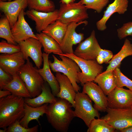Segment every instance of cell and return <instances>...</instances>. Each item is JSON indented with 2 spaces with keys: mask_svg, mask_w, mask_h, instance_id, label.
I'll use <instances>...</instances> for the list:
<instances>
[{
  "mask_svg": "<svg viewBox=\"0 0 132 132\" xmlns=\"http://www.w3.org/2000/svg\"><path fill=\"white\" fill-rule=\"evenodd\" d=\"M18 44L25 60L27 61L29 57H30L38 69L40 68L43 61V53L41 50L43 47L39 40L31 38L20 42Z\"/></svg>",
  "mask_w": 132,
  "mask_h": 132,
  "instance_id": "30bf717a",
  "label": "cell"
},
{
  "mask_svg": "<svg viewBox=\"0 0 132 132\" xmlns=\"http://www.w3.org/2000/svg\"><path fill=\"white\" fill-rule=\"evenodd\" d=\"M49 87L48 83L45 82L42 87L41 94L34 98H24L25 102L34 107H39L46 103L49 104L55 102L57 98L53 94Z\"/></svg>",
  "mask_w": 132,
  "mask_h": 132,
  "instance_id": "44dd1931",
  "label": "cell"
},
{
  "mask_svg": "<svg viewBox=\"0 0 132 132\" xmlns=\"http://www.w3.org/2000/svg\"><path fill=\"white\" fill-rule=\"evenodd\" d=\"M55 77L60 86V91L56 97L68 100L74 108L76 93L70 80L66 76L60 72H56Z\"/></svg>",
  "mask_w": 132,
  "mask_h": 132,
  "instance_id": "d6986e66",
  "label": "cell"
},
{
  "mask_svg": "<svg viewBox=\"0 0 132 132\" xmlns=\"http://www.w3.org/2000/svg\"><path fill=\"white\" fill-rule=\"evenodd\" d=\"M128 0H114L109 4L104 12L102 17L96 23L97 29L103 31L107 28L106 23L111 16L114 13L123 14L127 11L128 4Z\"/></svg>",
  "mask_w": 132,
  "mask_h": 132,
  "instance_id": "ac0fdd59",
  "label": "cell"
},
{
  "mask_svg": "<svg viewBox=\"0 0 132 132\" xmlns=\"http://www.w3.org/2000/svg\"><path fill=\"white\" fill-rule=\"evenodd\" d=\"M79 1L87 9H93L100 13L108 3L109 0H80Z\"/></svg>",
  "mask_w": 132,
  "mask_h": 132,
  "instance_id": "1f68e13d",
  "label": "cell"
},
{
  "mask_svg": "<svg viewBox=\"0 0 132 132\" xmlns=\"http://www.w3.org/2000/svg\"><path fill=\"white\" fill-rule=\"evenodd\" d=\"M115 129L102 118H95L91 122L87 132H113Z\"/></svg>",
  "mask_w": 132,
  "mask_h": 132,
  "instance_id": "f1b7e54d",
  "label": "cell"
},
{
  "mask_svg": "<svg viewBox=\"0 0 132 132\" xmlns=\"http://www.w3.org/2000/svg\"><path fill=\"white\" fill-rule=\"evenodd\" d=\"M9 22L6 17L0 20V37L6 40L8 43L17 45L12 33Z\"/></svg>",
  "mask_w": 132,
  "mask_h": 132,
  "instance_id": "f546056e",
  "label": "cell"
},
{
  "mask_svg": "<svg viewBox=\"0 0 132 132\" xmlns=\"http://www.w3.org/2000/svg\"><path fill=\"white\" fill-rule=\"evenodd\" d=\"M36 35L41 43L45 53H53L58 55L63 54L60 45L50 36L43 32L37 33Z\"/></svg>",
  "mask_w": 132,
  "mask_h": 132,
  "instance_id": "4316f807",
  "label": "cell"
},
{
  "mask_svg": "<svg viewBox=\"0 0 132 132\" xmlns=\"http://www.w3.org/2000/svg\"><path fill=\"white\" fill-rule=\"evenodd\" d=\"M94 81L98 84L107 95L116 87L113 70L105 71L102 72L96 76Z\"/></svg>",
  "mask_w": 132,
  "mask_h": 132,
  "instance_id": "d4e9b609",
  "label": "cell"
},
{
  "mask_svg": "<svg viewBox=\"0 0 132 132\" xmlns=\"http://www.w3.org/2000/svg\"><path fill=\"white\" fill-rule=\"evenodd\" d=\"M22 52L0 55V67L12 76L18 73L22 66L25 64Z\"/></svg>",
  "mask_w": 132,
  "mask_h": 132,
  "instance_id": "9a60e30c",
  "label": "cell"
},
{
  "mask_svg": "<svg viewBox=\"0 0 132 132\" xmlns=\"http://www.w3.org/2000/svg\"><path fill=\"white\" fill-rule=\"evenodd\" d=\"M114 80L116 87H126L132 91V80L124 75L121 72L119 67L113 71Z\"/></svg>",
  "mask_w": 132,
  "mask_h": 132,
  "instance_id": "4dcf8cb0",
  "label": "cell"
},
{
  "mask_svg": "<svg viewBox=\"0 0 132 132\" xmlns=\"http://www.w3.org/2000/svg\"><path fill=\"white\" fill-rule=\"evenodd\" d=\"M27 6V0H15L8 2L0 1V9L8 20L11 28L17 21L21 10Z\"/></svg>",
  "mask_w": 132,
  "mask_h": 132,
  "instance_id": "e0dca14e",
  "label": "cell"
},
{
  "mask_svg": "<svg viewBox=\"0 0 132 132\" xmlns=\"http://www.w3.org/2000/svg\"><path fill=\"white\" fill-rule=\"evenodd\" d=\"M121 132H132V125L119 131Z\"/></svg>",
  "mask_w": 132,
  "mask_h": 132,
  "instance_id": "ab89813d",
  "label": "cell"
},
{
  "mask_svg": "<svg viewBox=\"0 0 132 132\" xmlns=\"http://www.w3.org/2000/svg\"><path fill=\"white\" fill-rule=\"evenodd\" d=\"M49 55L44 52L43 53V66L42 68L38 69V71L44 81L48 84L53 94L56 97L59 91L60 86L55 76L50 69L48 60Z\"/></svg>",
  "mask_w": 132,
  "mask_h": 132,
  "instance_id": "ffe728a7",
  "label": "cell"
},
{
  "mask_svg": "<svg viewBox=\"0 0 132 132\" xmlns=\"http://www.w3.org/2000/svg\"><path fill=\"white\" fill-rule=\"evenodd\" d=\"M27 3L30 10L38 11L48 12L55 10L54 2L50 0H27Z\"/></svg>",
  "mask_w": 132,
  "mask_h": 132,
  "instance_id": "83f0119b",
  "label": "cell"
},
{
  "mask_svg": "<svg viewBox=\"0 0 132 132\" xmlns=\"http://www.w3.org/2000/svg\"><path fill=\"white\" fill-rule=\"evenodd\" d=\"M48 104L46 103L39 107H34L25 102L24 114L20 121V124L22 126L28 128L29 123L31 121L36 120L39 122V117L46 113Z\"/></svg>",
  "mask_w": 132,
  "mask_h": 132,
  "instance_id": "7402d4cb",
  "label": "cell"
},
{
  "mask_svg": "<svg viewBox=\"0 0 132 132\" xmlns=\"http://www.w3.org/2000/svg\"><path fill=\"white\" fill-rule=\"evenodd\" d=\"M13 79L11 75L5 71L0 67V89H3L4 87L10 83Z\"/></svg>",
  "mask_w": 132,
  "mask_h": 132,
  "instance_id": "8d00e7d4",
  "label": "cell"
},
{
  "mask_svg": "<svg viewBox=\"0 0 132 132\" xmlns=\"http://www.w3.org/2000/svg\"><path fill=\"white\" fill-rule=\"evenodd\" d=\"M7 131V128L5 129H2L0 130V132H6Z\"/></svg>",
  "mask_w": 132,
  "mask_h": 132,
  "instance_id": "60d3db41",
  "label": "cell"
},
{
  "mask_svg": "<svg viewBox=\"0 0 132 132\" xmlns=\"http://www.w3.org/2000/svg\"><path fill=\"white\" fill-rule=\"evenodd\" d=\"M107 114L102 118L107 123L119 131L132 125V107L114 109L108 107Z\"/></svg>",
  "mask_w": 132,
  "mask_h": 132,
  "instance_id": "ba28073f",
  "label": "cell"
},
{
  "mask_svg": "<svg viewBox=\"0 0 132 132\" xmlns=\"http://www.w3.org/2000/svg\"><path fill=\"white\" fill-rule=\"evenodd\" d=\"M11 94V93L9 90H0V98L5 97Z\"/></svg>",
  "mask_w": 132,
  "mask_h": 132,
  "instance_id": "74e56055",
  "label": "cell"
},
{
  "mask_svg": "<svg viewBox=\"0 0 132 132\" xmlns=\"http://www.w3.org/2000/svg\"><path fill=\"white\" fill-rule=\"evenodd\" d=\"M59 55L69 57L77 63L81 71L78 73L77 78L82 85L87 82L94 81L96 76L102 72L103 66L99 64L96 60L83 59L77 56L74 53Z\"/></svg>",
  "mask_w": 132,
  "mask_h": 132,
  "instance_id": "5b68a950",
  "label": "cell"
},
{
  "mask_svg": "<svg viewBox=\"0 0 132 132\" xmlns=\"http://www.w3.org/2000/svg\"><path fill=\"white\" fill-rule=\"evenodd\" d=\"M76 0H60L61 3L65 4H68L75 2Z\"/></svg>",
  "mask_w": 132,
  "mask_h": 132,
  "instance_id": "f35d334b",
  "label": "cell"
},
{
  "mask_svg": "<svg viewBox=\"0 0 132 132\" xmlns=\"http://www.w3.org/2000/svg\"><path fill=\"white\" fill-rule=\"evenodd\" d=\"M101 49L93 30L90 35L84 41L78 44L74 52L76 56L88 60H96Z\"/></svg>",
  "mask_w": 132,
  "mask_h": 132,
  "instance_id": "9c48e42d",
  "label": "cell"
},
{
  "mask_svg": "<svg viewBox=\"0 0 132 132\" xmlns=\"http://www.w3.org/2000/svg\"><path fill=\"white\" fill-rule=\"evenodd\" d=\"M75 104V117L82 119L88 127L96 117L99 118L98 111L93 107L92 100L87 94L82 92H77Z\"/></svg>",
  "mask_w": 132,
  "mask_h": 132,
  "instance_id": "8992f818",
  "label": "cell"
},
{
  "mask_svg": "<svg viewBox=\"0 0 132 132\" xmlns=\"http://www.w3.org/2000/svg\"><path fill=\"white\" fill-rule=\"evenodd\" d=\"M87 23L88 22L85 20L79 22H73L68 24L66 33L60 45L63 54L74 53L73 46L79 44L84 39V34L82 33H77L76 28L81 24L86 25Z\"/></svg>",
  "mask_w": 132,
  "mask_h": 132,
  "instance_id": "8fae6325",
  "label": "cell"
},
{
  "mask_svg": "<svg viewBox=\"0 0 132 132\" xmlns=\"http://www.w3.org/2000/svg\"><path fill=\"white\" fill-rule=\"evenodd\" d=\"M117 31L118 36L120 39L129 36H132V22L123 24L121 27L117 29Z\"/></svg>",
  "mask_w": 132,
  "mask_h": 132,
  "instance_id": "e575fe53",
  "label": "cell"
},
{
  "mask_svg": "<svg viewBox=\"0 0 132 132\" xmlns=\"http://www.w3.org/2000/svg\"><path fill=\"white\" fill-rule=\"evenodd\" d=\"M13 79L5 86L3 90L10 91L13 94L26 98H32L25 83L17 73L12 76Z\"/></svg>",
  "mask_w": 132,
  "mask_h": 132,
  "instance_id": "603a6c76",
  "label": "cell"
},
{
  "mask_svg": "<svg viewBox=\"0 0 132 132\" xmlns=\"http://www.w3.org/2000/svg\"><path fill=\"white\" fill-rule=\"evenodd\" d=\"M54 61L49 60V64L51 70L54 72L62 73L70 80L76 92L80 91V88L77 84L79 83L77 77L78 72L81 69L77 63L71 58L61 55L59 56L61 60H59L55 55H52Z\"/></svg>",
  "mask_w": 132,
  "mask_h": 132,
  "instance_id": "3957f363",
  "label": "cell"
},
{
  "mask_svg": "<svg viewBox=\"0 0 132 132\" xmlns=\"http://www.w3.org/2000/svg\"><path fill=\"white\" fill-rule=\"evenodd\" d=\"M7 0H8L9 1H11V0H0V1H5Z\"/></svg>",
  "mask_w": 132,
  "mask_h": 132,
  "instance_id": "b9f144b4",
  "label": "cell"
},
{
  "mask_svg": "<svg viewBox=\"0 0 132 132\" xmlns=\"http://www.w3.org/2000/svg\"><path fill=\"white\" fill-rule=\"evenodd\" d=\"M25 13L29 18L35 22V29L38 33L42 32L49 25L54 22L58 18V10L46 12L29 9Z\"/></svg>",
  "mask_w": 132,
  "mask_h": 132,
  "instance_id": "5bb4252c",
  "label": "cell"
},
{
  "mask_svg": "<svg viewBox=\"0 0 132 132\" xmlns=\"http://www.w3.org/2000/svg\"><path fill=\"white\" fill-rule=\"evenodd\" d=\"M68 24L57 20L42 32L52 37L60 45L66 31Z\"/></svg>",
  "mask_w": 132,
  "mask_h": 132,
  "instance_id": "484cf974",
  "label": "cell"
},
{
  "mask_svg": "<svg viewBox=\"0 0 132 132\" xmlns=\"http://www.w3.org/2000/svg\"><path fill=\"white\" fill-rule=\"evenodd\" d=\"M132 55V44L129 39H126L120 51L113 55L111 60L108 63L109 65L106 71H113L116 67H119L121 62L124 58Z\"/></svg>",
  "mask_w": 132,
  "mask_h": 132,
  "instance_id": "cb8c5ba5",
  "label": "cell"
},
{
  "mask_svg": "<svg viewBox=\"0 0 132 132\" xmlns=\"http://www.w3.org/2000/svg\"><path fill=\"white\" fill-rule=\"evenodd\" d=\"M21 49L19 45L14 44L8 43L2 40L0 42V53L12 54L19 52Z\"/></svg>",
  "mask_w": 132,
  "mask_h": 132,
  "instance_id": "836d02e7",
  "label": "cell"
},
{
  "mask_svg": "<svg viewBox=\"0 0 132 132\" xmlns=\"http://www.w3.org/2000/svg\"><path fill=\"white\" fill-rule=\"evenodd\" d=\"M24 98L12 94L0 98V128H7L23 117Z\"/></svg>",
  "mask_w": 132,
  "mask_h": 132,
  "instance_id": "7a4b0ae2",
  "label": "cell"
},
{
  "mask_svg": "<svg viewBox=\"0 0 132 132\" xmlns=\"http://www.w3.org/2000/svg\"><path fill=\"white\" fill-rule=\"evenodd\" d=\"M25 14L24 9H22L19 15L17 21L11 28L15 41L18 44L31 38L38 39L25 20Z\"/></svg>",
  "mask_w": 132,
  "mask_h": 132,
  "instance_id": "2e32d148",
  "label": "cell"
},
{
  "mask_svg": "<svg viewBox=\"0 0 132 132\" xmlns=\"http://www.w3.org/2000/svg\"><path fill=\"white\" fill-rule=\"evenodd\" d=\"M112 52L109 50L101 49L96 57V60L99 64L108 63L112 58Z\"/></svg>",
  "mask_w": 132,
  "mask_h": 132,
  "instance_id": "d590c367",
  "label": "cell"
},
{
  "mask_svg": "<svg viewBox=\"0 0 132 132\" xmlns=\"http://www.w3.org/2000/svg\"><path fill=\"white\" fill-rule=\"evenodd\" d=\"M72 104L66 100L57 98L54 103L48 104L46 114L47 120L57 131H67L70 124L75 117Z\"/></svg>",
  "mask_w": 132,
  "mask_h": 132,
  "instance_id": "6da1fadb",
  "label": "cell"
},
{
  "mask_svg": "<svg viewBox=\"0 0 132 132\" xmlns=\"http://www.w3.org/2000/svg\"><path fill=\"white\" fill-rule=\"evenodd\" d=\"M25 84L32 97L34 98L41 93L42 88L45 81L29 59L18 72Z\"/></svg>",
  "mask_w": 132,
  "mask_h": 132,
  "instance_id": "277c9868",
  "label": "cell"
},
{
  "mask_svg": "<svg viewBox=\"0 0 132 132\" xmlns=\"http://www.w3.org/2000/svg\"><path fill=\"white\" fill-rule=\"evenodd\" d=\"M82 92L88 95L94 102V107L98 111H106L108 107L107 97L99 85L93 81L83 85Z\"/></svg>",
  "mask_w": 132,
  "mask_h": 132,
  "instance_id": "4fadbf2b",
  "label": "cell"
},
{
  "mask_svg": "<svg viewBox=\"0 0 132 132\" xmlns=\"http://www.w3.org/2000/svg\"></svg>",
  "mask_w": 132,
  "mask_h": 132,
  "instance_id": "7bdbcfd3",
  "label": "cell"
},
{
  "mask_svg": "<svg viewBox=\"0 0 132 132\" xmlns=\"http://www.w3.org/2000/svg\"><path fill=\"white\" fill-rule=\"evenodd\" d=\"M107 95L108 107L114 109L132 107V91L116 87Z\"/></svg>",
  "mask_w": 132,
  "mask_h": 132,
  "instance_id": "7c38bea8",
  "label": "cell"
},
{
  "mask_svg": "<svg viewBox=\"0 0 132 132\" xmlns=\"http://www.w3.org/2000/svg\"><path fill=\"white\" fill-rule=\"evenodd\" d=\"M87 9L79 1L67 5L60 3L58 20L67 24L83 21L88 18Z\"/></svg>",
  "mask_w": 132,
  "mask_h": 132,
  "instance_id": "52a82bcc",
  "label": "cell"
},
{
  "mask_svg": "<svg viewBox=\"0 0 132 132\" xmlns=\"http://www.w3.org/2000/svg\"><path fill=\"white\" fill-rule=\"evenodd\" d=\"M38 128V125L31 128H25L20 124V121H17L7 128L6 132H37Z\"/></svg>",
  "mask_w": 132,
  "mask_h": 132,
  "instance_id": "d6a6232c",
  "label": "cell"
}]
</instances>
